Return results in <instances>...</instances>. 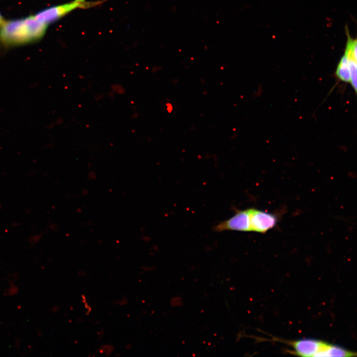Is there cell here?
<instances>
[{"label": "cell", "instance_id": "obj_1", "mask_svg": "<svg viewBox=\"0 0 357 357\" xmlns=\"http://www.w3.org/2000/svg\"><path fill=\"white\" fill-rule=\"evenodd\" d=\"M47 26L35 16L5 21L0 27V41L8 46L30 43L42 37Z\"/></svg>", "mask_w": 357, "mask_h": 357}, {"label": "cell", "instance_id": "obj_2", "mask_svg": "<svg viewBox=\"0 0 357 357\" xmlns=\"http://www.w3.org/2000/svg\"><path fill=\"white\" fill-rule=\"evenodd\" d=\"M101 3L102 1H86L85 0H74L70 2L44 9L37 13L35 17L40 21L48 25L75 9L90 8Z\"/></svg>", "mask_w": 357, "mask_h": 357}, {"label": "cell", "instance_id": "obj_3", "mask_svg": "<svg viewBox=\"0 0 357 357\" xmlns=\"http://www.w3.org/2000/svg\"><path fill=\"white\" fill-rule=\"evenodd\" d=\"M290 345L298 356L309 357H325L330 344L317 340L304 339L292 342Z\"/></svg>", "mask_w": 357, "mask_h": 357}, {"label": "cell", "instance_id": "obj_4", "mask_svg": "<svg viewBox=\"0 0 357 357\" xmlns=\"http://www.w3.org/2000/svg\"><path fill=\"white\" fill-rule=\"evenodd\" d=\"M250 231L265 233L273 228L278 222L277 216L270 213L256 209H249Z\"/></svg>", "mask_w": 357, "mask_h": 357}, {"label": "cell", "instance_id": "obj_5", "mask_svg": "<svg viewBox=\"0 0 357 357\" xmlns=\"http://www.w3.org/2000/svg\"><path fill=\"white\" fill-rule=\"evenodd\" d=\"M214 231L218 232L224 231H250L249 209L237 210L233 217L216 225Z\"/></svg>", "mask_w": 357, "mask_h": 357}, {"label": "cell", "instance_id": "obj_6", "mask_svg": "<svg viewBox=\"0 0 357 357\" xmlns=\"http://www.w3.org/2000/svg\"><path fill=\"white\" fill-rule=\"evenodd\" d=\"M357 44L350 42L347 43L345 55L347 57L351 75L350 83L357 92Z\"/></svg>", "mask_w": 357, "mask_h": 357}, {"label": "cell", "instance_id": "obj_7", "mask_svg": "<svg viewBox=\"0 0 357 357\" xmlns=\"http://www.w3.org/2000/svg\"><path fill=\"white\" fill-rule=\"evenodd\" d=\"M335 73L339 79L345 82H350V72L347 59L345 54L339 62Z\"/></svg>", "mask_w": 357, "mask_h": 357}, {"label": "cell", "instance_id": "obj_8", "mask_svg": "<svg viewBox=\"0 0 357 357\" xmlns=\"http://www.w3.org/2000/svg\"><path fill=\"white\" fill-rule=\"evenodd\" d=\"M12 285H10V287L9 289L6 291V294L7 295H9L10 296H12L13 295H15L17 294L18 292V288L14 284L11 282Z\"/></svg>", "mask_w": 357, "mask_h": 357}, {"label": "cell", "instance_id": "obj_9", "mask_svg": "<svg viewBox=\"0 0 357 357\" xmlns=\"http://www.w3.org/2000/svg\"><path fill=\"white\" fill-rule=\"evenodd\" d=\"M2 16L0 14V27L5 22Z\"/></svg>", "mask_w": 357, "mask_h": 357}]
</instances>
